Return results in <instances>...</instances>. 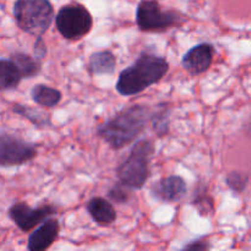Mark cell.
<instances>
[{"instance_id": "cell-1", "label": "cell", "mask_w": 251, "mask_h": 251, "mask_svg": "<svg viewBox=\"0 0 251 251\" xmlns=\"http://www.w3.org/2000/svg\"><path fill=\"white\" fill-rule=\"evenodd\" d=\"M150 118V109L146 105H131L100 125L97 134L112 149L120 150L137 139L146 129Z\"/></svg>"}, {"instance_id": "cell-2", "label": "cell", "mask_w": 251, "mask_h": 251, "mask_svg": "<svg viewBox=\"0 0 251 251\" xmlns=\"http://www.w3.org/2000/svg\"><path fill=\"white\" fill-rule=\"evenodd\" d=\"M169 70L168 61L144 51L129 68L120 73L115 90L122 96H135L158 83Z\"/></svg>"}, {"instance_id": "cell-3", "label": "cell", "mask_w": 251, "mask_h": 251, "mask_svg": "<svg viewBox=\"0 0 251 251\" xmlns=\"http://www.w3.org/2000/svg\"><path fill=\"white\" fill-rule=\"evenodd\" d=\"M154 153V145L150 140H140L132 146L129 156L117 168L119 183L131 190L144 188L151 173V158Z\"/></svg>"}, {"instance_id": "cell-4", "label": "cell", "mask_w": 251, "mask_h": 251, "mask_svg": "<svg viewBox=\"0 0 251 251\" xmlns=\"http://www.w3.org/2000/svg\"><path fill=\"white\" fill-rule=\"evenodd\" d=\"M14 17L20 29L31 36H43L54 19L53 5L49 0H16Z\"/></svg>"}, {"instance_id": "cell-5", "label": "cell", "mask_w": 251, "mask_h": 251, "mask_svg": "<svg viewBox=\"0 0 251 251\" xmlns=\"http://www.w3.org/2000/svg\"><path fill=\"white\" fill-rule=\"evenodd\" d=\"M185 19L176 11L162 9L157 0H141L136 9V24L142 32H162L180 26Z\"/></svg>"}, {"instance_id": "cell-6", "label": "cell", "mask_w": 251, "mask_h": 251, "mask_svg": "<svg viewBox=\"0 0 251 251\" xmlns=\"http://www.w3.org/2000/svg\"><path fill=\"white\" fill-rule=\"evenodd\" d=\"M59 33L69 41H77L90 33L93 26L91 12L81 4H69L59 10L55 16Z\"/></svg>"}, {"instance_id": "cell-7", "label": "cell", "mask_w": 251, "mask_h": 251, "mask_svg": "<svg viewBox=\"0 0 251 251\" xmlns=\"http://www.w3.org/2000/svg\"><path fill=\"white\" fill-rule=\"evenodd\" d=\"M38 154L36 145L27 142L20 137L2 132L0 137V164L11 167L25 164Z\"/></svg>"}, {"instance_id": "cell-8", "label": "cell", "mask_w": 251, "mask_h": 251, "mask_svg": "<svg viewBox=\"0 0 251 251\" xmlns=\"http://www.w3.org/2000/svg\"><path fill=\"white\" fill-rule=\"evenodd\" d=\"M7 212H9V217L17 228H20L22 232H29L39 223L44 222L50 216L55 215L58 212V208L53 205H43L33 208L22 201H19V202H15Z\"/></svg>"}, {"instance_id": "cell-9", "label": "cell", "mask_w": 251, "mask_h": 251, "mask_svg": "<svg viewBox=\"0 0 251 251\" xmlns=\"http://www.w3.org/2000/svg\"><path fill=\"white\" fill-rule=\"evenodd\" d=\"M215 47L211 43H200L193 47L185 53L181 59V65L184 70L190 75H200L210 69L215 56Z\"/></svg>"}, {"instance_id": "cell-10", "label": "cell", "mask_w": 251, "mask_h": 251, "mask_svg": "<svg viewBox=\"0 0 251 251\" xmlns=\"http://www.w3.org/2000/svg\"><path fill=\"white\" fill-rule=\"evenodd\" d=\"M151 193L163 202H176L185 196L186 183L179 176H167L152 185Z\"/></svg>"}, {"instance_id": "cell-11", "label": "cell", "mask_w": 251, "mask_h": 251, "mask_svg": "<svg viewBox=\"0 0 251 251\" xmlns=\"http://www.w3.org/2000/svg\"><path fill=\"white\" fill-rule=\"evenodd\" d=\"M60 226L55 218H48L43 225L31 233L27 240V249L29 251H44L54 244L59 235Z\"/></svg>"}, {"instance_id": "cell-12", "label": "cell", "mask_w": 251, "mask_h": 251, "mask_svg": "<svg viewBox=\"0 0 251 251\" xmlns=\"http://www.w3.org/2000/svg\"><path fill=\"white\" fill-rule=\"evenodd\" d=\"M87 211L97 225L102 227L113 225L117 220V212L110 201L103 198H93L87 202Z\"/></svg>"}, {"instance_id": "cell-13", "label": "cell", "mask_w": 251, "mask_h": 251, "mask_svg": "<svg viewBox=\"0 0 251 251\" xmlns=\"http://www.w3.org/2000/svg\"><path fill=\"white\" fill-rule=\"evenodd\" d=\"M117 58L109 50L93 53L88 60V71L92 75H112L115 71Z\"/></svg>"}, {"instance_id": "cell-14", "label": "cell", "mask_w": 251, "mask_h": 251, "mask_svg": "<svg viewBox=\"0 0 251 251\" xmlns=\"http://www.w3.org/2000/svg\"><path fill=\"white\" fill-rule=\"evenodd\" d=\"M22 78L24 77L12 59H1L0 61V87H1V91L15 90Z\"/></svg>"}, {"instance_id": "cell-15", "label": "cell", "mask_w": 251, "mask_h": 251, "mask_svg": "<svg viewBox=\"0 0 251 251\" xmlns=\"http://www.w3.org/2000/svg\"><path fill=\"white\" fill-rule=\"evenodd\" d=\"M31 97L34 103L46 108H53L61 100V92L56 88L49 87L47 85H34L31 90Z\"/></svg>"}, {"instance_id": "cell-16", "label": "cell", "mask_w": 251, "mask_h": 251, "mask_svg": "<svg viewBox=\"0 0 251 251\" xmlns=\"http://www.w3.org/2000/svg\"><path fill=\"white\" fill-rule=\"evenodd\" d=\"M10 59L15 61L24 78L36 77L42 69L41 59L37 56H31L25 53H15Z\"/></svg>"}, {"instance_id": "cell-17", "label": "cell", "mask_w": 251, "mask_h": 251, "mask_svg": "<svg viewBox=\"0 0 251 251\" xmlns=\"http://www.w3.org/2000/svg\"><path fill=\"white\" fill-rule=\"evenodd\" d=\"M11 110L16 114L21 115V117L26 118L27 120L32 123L33 125H36L37 127H47L49 124H50V119H49L48 115H46L44 113L38 112L37 109L31 107H27V105L24 104H15L14 107L11 108Z\"/></svg>"}, {"instance_id": "cell-18", "label": "cell", "mask_w": 251, "mask_h": 251, "mask_svg": "<svg viewBox=\"0 0 251 251\" xmlns=\"http://www.w3.org/2000/svg\"><path fill=\"white\" fill-rule=\"evenodd\" d=\"M193 205L199 210L200 215L202 216H211L215 211V205H213V200L210 195L207 194V190H195V195L193 199Z\"/></svg>"}, {"instance_id": "cell-19", "label": "cell", "mask_w": 251, "mask_h": 251, "mask_svg": "<svg viewBox=\"0 0 251 251\" xmlns=\"http://www.w3.org/2000/svg\"><path fill=\"white\" fill-rule=\"evenodd\" d=\"M169 112L167 105H161L156 113L151 115V122L153 130L158 136H163L169 130Z\"/></svg>"}, {"instance_id": "cell-20", "label": "cell", "mask_w": 251, "mask_h": 251, "mask_svg": "<svg viewBox=\"0 0 251 251\" xmlns=\"http://www.w3.org/2000/svg\"><path fill=\"white\" fill-rule=\"evenodd\" d=\"M226 180H227L228 186L233 191H235V193H242L245 189V186H247L249 176L244 173H239V172H232V173L228 174Z\"/></svg>"}, {"instance_id": "cell-21", "label": "cell", "mask_w": 251, "mask_h": 251, "mask_svg": "<svg viewBox=\"0 0 251 251\" xmlns=\"http://www.w3.org/2000/svg\"><path fill=\"white\" fill-rule=\"evenodd\" d=\"M130 190H131V189L126 188V186L123 185L122 183H119L110 189L109 193H108V196H109L110 201H113V202L125 203L127 202V200H129L130 198Z\"/></svg>"}, {"instance_id": "cell-22", "label": "cell", "mask_w": 251, "mask_h": 251, "mask_svg": "<svg viewBox=\"0 0 251 251\" xmlns=\"http://www.w3.org/2000/svg\"><path fill=\"white\" fill-rule=\"evenodd\" d=\"M33 51H34V56H37V58L41 59V60L42 59L46 58L47 53H48V49H47V46H46V43H44L42 36L37 37L36 43H34Z\"/></svg>"}, {"instance_id": "cell-23", "label": "cell", "mask_w": 251, "mask_h": 251, "mask_svg": "<svg viewBox=\"0 0 251 251\" xmlns=\"http://www.w3.org/2000/svg\"><path fill=\"white\" fill-rule=\"evenodd\" d=\"M184 249L186 250H208L211 249V244L208 240L201 239V240H194L190 244L185 245Z\"/></svg>"}]
</instances>
